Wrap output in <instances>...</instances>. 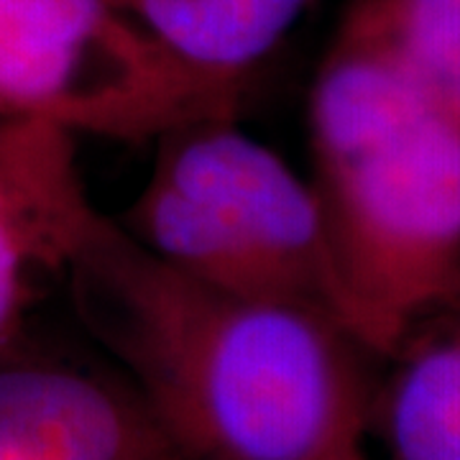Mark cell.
Masks as SVG:
<instances>
[{
    "instance_id": "ba28073f",
    "label": "cell",
    "mask_w": 460,
    "mask_h": 460,
    "mask_svg": "<svg viewBox=\"0 0 460 460\" xmlns=\"http://www.w3.org/2000/svg\"><path fill=\"white\" fill-rule=\"evenodd\" d=\"M386 361L371 410L386 460H460V302L417 323Z\"/></svg>"
},
{
    "instance_id": "9c48e42d",
    "label": "cell",
    "mask_w": 460,
    "mask_h": 460,
    "mask_svg": "<svg viewBox=\"0 0 460 460\" xmlns=\"http://www.w3.org/2000/svg\"><path fill=\"white\" fill-rule=\"evenodd\" d=\"M343 21L392 51L460 118V0H353Z\"/></svg>"
},
{
    "instance_id": "52a82bcc",
    "label": "cell",
    "mask_w": 460,
    "mask_h": 460,
    "mask_svg": "<svg viewBox=\"0 0 460 460\" xmlns=\"http://www.w3.org/2000/svg\"><path fill=\"white\" fill-rule=\"evenodd\" d=\"M317 0H108L151 44L205 77L256 87Z\"/></svg>"
},
{
    "instance_id": "6da1fadb",
    "label": "cell",
    "mask_w": 460,
    "mask_h": 460,
    "mask_svg": "<svg viewBox=\"0 0 460 460\" xmlns=\"http://www.w3.org/2000/svg\"><path fill=\"white\" fill-rule=\"evenodd\" d=\"M65 284L187 460H371L376 356L332 314L181 277L111 215Z\"/></svg>"
},
{
    "instance_id": "8992f818",
    "label": "cell",
    "mask_w": 460,
    "mask_h": 460,
    "mask_svg": "<svg viewBox=\"0 0 460 460\" xmlns=\"http://www.w3.org/2000/svg\"><path fill=\"white\" fill-rule=\"evenodd\" d=\"M0 460H187L126 381L72 366L0 368Z\"/></svg>"
},
{
    "instance_id": "277c9868",
    "label": "cell",
    "mask_w": 460,
    "mask_h": 460,
    "mask_svg": "<svg viewBox=\"0 0 460 460\" xmlns=\"http://www.w3.org/2000/svg\"><path fill=\"white\" fill-rule=\"evenodd\" d=\"M238 118H199L164 133L148 172L192 205L235 292L307 305L353 332L313 181Z\"/></svg>"
},
{
    "instance_id": "5b68a950",
    "label": "cell",
    "mask_w": 460,
    "mask_h": 460,
    "mask_svg": "<svg viewBox=\"0 0 460 460\" xmlns=\"http://www.w3.org/2000/svg\"><path fill=\"white\" fill-rule=\"evenodd\" d=\"M77 146L59 126L0 118V341L51 284H65L105 217Z\"/></svg>"
},
{
    "instance_id": "7a4b0ae2",
    "label": "cell",
    "mask_w": 460,
    "mask_h": 460,
    "mask_svg": "<svg viewBox=\"0 0 460 460\" xmlns=\"http://www.w3.org/2000/svg\"><path fill=\"white\" fill-rule=\"evenodd\" d=\"M307 136L350 325L389 358L460 302V118L341 21L310 87Z\"/></svg>"
},
{
    "instance_id": "3957f363",
    "label": "cell",
    "mask_w": 460,
    "mask_h": 460,
    "mask_svg": "<svg viewBox=\"0 0 460 460\" xmlns=\"http://www.w3.org/2000/svg\"><path fill=\"white\" fill-rule=\"evenodd\" d=\"M248 95L172 59L108 0H0V118L154 146L184 123L241 115Z\"/></svg>"
}]
</instances>
